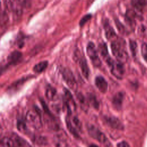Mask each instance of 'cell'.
Listing matches in <instances>:
<instances>
[{"instance_id":"1","label":"cell","mask_w":147,"mask_h":147,"mask_svg":"<svg viewBox=\"0 0 147 147\" xmlns=\"http://www.w3.org/2000/svg\"><path fill=\"white\" fill-rule=\"evenodd\" d=\"M111 48L112 53L117 61L123 63L127 60L128 55L123 41L119 40L113 41L111 44Z\"/></svg>"},{"instance_id":"2","label":"cell","mask_w":147,"mask_h":147,"mask_svg":"<svg viewBox=\"0 0 147 147\" xmlns=\"http://www.w3.org/2000/svg\"><path fill=\"white\" fill-rule=\"evenodd\" d=\"M26 122L33 128L40 129L42 127L41 116L36 109L29 110L25 117Z\"/></svg>"},{"instance_id":"3","label":"cell","mask_w":147,"mask_h":147,"mask_svg":"<svg viewBox=\"0 0 147 147\" xmlns=\"http://www.w3.org/2000/svg\"><path fill=\"white\" fill-rule=\"evenodd\" d=\"M88 132L89 135L91 137L97 140L99 142L102 143L106 147L110 146V143L107 137H106V136L95 126L93 125L88 126Z\"/></svg>"},{"instance_id":"4","label":"cell","mask_w":147,"mask_h":147,"mask_svg":"<svg viewBox=\"0 0 147 147\" xmlns=\"http://www.w3.org/2000/svg\"><path fill=\"white\" fill-rule=\"evenodd\" d=\"M87 53L94 66L97 67L100 66L101 61L99 59L98 51L93 42H88L87 46Z\"/></svg>"},{"instance_id":"5","label":"cell","mask_w":147,"mask_h":147,"mask_svg":"<svg viewBox=\"0 0 147 147\" xmlns=\"http://www.w3.org/2000/svg\"><path fill=\"white\" fill-rule=\"evenodd\" d=\"M64 95H63V99L64 102L65 107L67 109V112L69 115H71L73 111H74L76 109V104L73 99V96L67 89L65 88L63 90Z\"/></svg>"},{"instance_id":"6","label":"cell","mask_w":147,"mask_h":147,"mask_svg":"<svg viewBox=\"0 0 147 147\" xmlns=\"http://www.w3.org/2000/svg\"><path fill=\"white\" fill-rule=\"evenodd\" d=\"M61 74L64 81L68 87L72 90H76L78 85L75 76L71 71L68 68H64L61 71Z\"/></svg>"},{"instance_id":"7","label":"cell","mask_w":147,"mask_h":147,"mask_svg":"<svg viewBox=\"0 0 147 147\" xmlns=\"http://www.w3.org/2000/svg\"><path fill=\"white\" fill-rule=\"evenodd\" d=\"M111 74L118 79H122L124 73L125 68L123 63L119 61H113V63L109 66Z\"/></svg>"},{"instance_id":"8","label":"cell","mask_w":147,"mask_h":147,"mask_svg":"<svg viewBox=\"0 0 147 147\" xmlns=\"http://www.w3.org/2000/svg\"><path fill=\"white\" fill-rule=\"evenodd\" d=\"M104 120L105 123L113 129L117 130H122L123 129L122 123L118 118L115 117L106 116L104 117Z\"/></svg>"},{"instance_id":"9","label":"cell","mask_w":147,"mask_h":147,"mask_svg":"<svg viewBox=\"0 0 147 147\" xmlns=\"http://www.w3.org/2000/svg\"><path fill=\"white\" fill-rule=\"evenodd\" d=\"M95 83L98 90L102 93H105L107 91L108 84L106 79L102 76H98L95 78Z\"/></svg>"},{"instance_id":"10","label":"cell","mask_w":147,"mask_h":147,"mask_svg":"<svg viewBox=\"0 0 147 147\" xmlns=\"http://www.w3.org/2000/svg\"><path fill=\"white\" fill-rule=\"evenodd\" d=\"M79 64L82 71V74L86 79H88L90 74V69L87 63L86 60L84 57H81L79 59Z\"/></svg>"},{"instance_id":"11","label":"cell","mask_w":147,"mask_h":147,"mask_svg":"<svg viewBox=\"0 0 147 147\" xmlns=\"http://www.w3.org/2000/svg\"><path fill=\"white\" fill-rule=\"evenodd\" d=\"M123 100V93L119 92L117 93L114 97L113 98L112 100V103L114 106V107L116 109H120L121 108L122 102Z\"/></svg>"},{"instance_id":"12","label":"cell","mask_w":147,"mask_h":147,"mask_svg":"<svg viewBox=\"0 0 147 147\" xmlns=\"http://www.w3.org/2000/svg\"><path fill=\"white\" fill-rule=\"evenodd\" d=\"M11 137L14 140L17 147H31L28 142L16 134H13Z\"/></svg>"},{"instance_id":"13","label":"cell","mask_w":147,"mask_h":147,"mask_svg":"<svg viewBox=\"0 0 147 147\" xmlns=\"http://www.w3.org/2000/svg\"><path fill=\"white\" fill-rule=\"evenodd\" d=\"M45 96L49 100H55L57 97L56 89L51 86H48L45 90Z\"/></svg>"},{"instance_id":"14","label":"cell","mask_w":147,"mask_h":147,"mask_svg":"<svg viewBox=\"0 0 147 147\" xmlns=\"http://www.w3.org/2000/svg\"><path fill=\"white\" fill-rule=\"evenodd\" d=\"M22 57V53L18 51H15L11 52L7 57V61L10 64H15L18 62Z\"/></svg>"},{"instance_id":"15","label":"cell","mask_w":147,"mask_h":147,"mask_svg":"<svg viewBox=\"0 0 147 147\" xmlns=\"http://www.w3.org/2000/svg\"><path fill=\"white\" fill-rule=\"evenodd\" d=\"M1 145L3 147H17L11 137H4L1 140Z\"/></svg>"},{"instance_id":"16","label":"cell","mask_w":147,"mask_h":147,"mask_svg":"<svg viewBox=\"0 0 147 147\" xmlns=\"http://www.w3.org/2000/svg\"><path fill=\"white\" fill-rule=\"evenodd\" d=\"M98 51L100 52L102 56L103 57V59L105 60V61L110 57L108 53V50L107 45L105 43L103 42L99 45L98 46Z\"/></svg>"},{"instance_id":"17","label":"cell","mask_w":147,"mask_h":147,"mask_svg":"<svg viewBox=\"0 0 147 147\" xmlns=\"http://www.w3.org/2000/svg\"><path fill=\"white\" fill-rule=\"evenodd\" d=\"M66 125L68 129L69 130V132L75 137H79V131L75 127V126L72 125L71 122L70 118L67 117L66 118Z\"/></svg>"},{"instance_id":"18","label":"cell","mask_w":147,"mask_h":147,"mask_svg":"<svg viewBox=\"0 0 147 147\" xmlns=\"http://www.w3.org/2000/svg\"><path fill=\"white\" fill-rule=\"evenodd\" d=\"M48 63L47 61H41V62L37 63V64H36L34 66L33 69L34 72H35L40 73L46 69V68L48 66Z\"/></svg>"},{"instance_id":"19","label":"cell","mask_w":147,"mask_h":147,"mask_svg":"<svg viewBox=\"0 0 147 147\" xmlns=\"http://www.w3.org/2000/svg\"><path fill=\"white\" fill-rule=\"evenodd\" d=\"M147 0H133L132 5L137 10H142L146 5Z\"/></svg>"},{"instance_id":"20","label":"cell","mask_w":147,"mask_h":147,"mask_svg":"<svg viewBox=\"0 0 147 147\" xmlns=\"http://www.w3.org/2000/svg\"><path fill=\"white\" fill-rule=\"evenodd\" d=\"M105 34L106 37L108 39H110L115 36V33L114 29L112 28V27H111L107 24H105Z\"/></svg>"},{"instance_id":"21","label":"cell","mask_w":147,"mask_h":147,"mask_svg":"<svg viewBox=\"0 0 147 147\" xmlns=\"http://www.w3.org/2000/svg\"><path fill=\"white\" fill-rule=\"evenodd\" d=\"M136 14L135 11L132 10H129L127 11L126 13V19L130 24H132L134 21L136 16Z\"/></svg>"},{"instance_id":"22","label":"cell","mask_w":147,"mask_h":147,"mask_svg":"<svg viewBox=\"0 0 147 147\" xmlns=\"http://www.w3.org/2000/svg\"><path fill=\"white\" fill-rule=\"evenodd\" d=\"M55 145L56 147H69L65 140L59 137L55 139Z\"/></svg>"},{"instance_id":"23","label":"cell","mask_w":147,"mask_h":147,"mask_svg":"<svg viewBox=\"0 0 147 147\" xmlns=\"http://www.w3.org/2000/svg\"><path fill=\"white\" fill-rule=\"evenodd\" d=\"M71 123H72V125L75 126V127L79 131H81V129H82V125H81V122H80V121L79 120L78 118H77L76 117H73L72 119H70Z\"/></svg>"},{"instance_id":"24","label":"cell","mask_w":147,"mask_h":147,"mask_svg":"<svg viewBox=\"0 0 147 147\" xmlns=\"http://www.w3.org/2000/svg\"><path fill=\"white\" fill-rule=\"evenodd\" d=\"M129 45H130V49L133 56H136L137 53V45L136 42L133 40H130Z\"/></svg>"},{"instance_id":"25","label":"cell","mask_w":147,"mask_h":147,"mask_svg":"<svg viewBox=\"0 0 147 147\" xmlns=\"http://www.w3.org/2000/svg\"><path fill=\"white\" fill-rule=\"evenodd\" d=\"M78 99H79V100L80 103V105L83 106V108H86L87 107V102L86 100V98L81 94H79L78 95H76Z\"/></svg>"},{"instance_id":"26","label":"cell","mask_w":147,"mask_h":147,"mask_svg":"<svg viewBox=\"0 0 147 147\" xmlns=\"http://www.w3.org/2000/svg\"><path fill=\"white\" fill-rule=\"evenodd\" d=\"M88 99H89L90 102L92 104V105L93 107H94L95 109L98 108V107H99V103H98V101H97L96 98H95L94 96H93L92 95H90L89 96Z\"/></svg>"},{"instance_id":"27","label":"cell","mask_w":147,"mask_h":147,"mask_svg":"<svg viewBox=\"0 0 147 147\" xmlns=\"http://www.w3.org/2000/svg\"><path fill=\"white\" fill-rule=\"evenodd\" d=\"M141 53L145 60H147V44L146 43L142 44L141 46Z\"/></svg>"},{"instance_id":"28","label":"cell","mask_w":147,"mask_h":147,"mask_svg":"<svg viewBox=\"0 0 147 147\" xmlns=\"http://www.w3.org/2000/svg\"><path fill=\"white\" fill-rule=\"evenodd\" d=\"M17 128L21 132L25 131L26 130V125H25V122L22 121H18Z\"/></svg>"},{"instance_id":"29","label":"cell","mask_w":147,"mask_h":147,"mask_svg":"<svg viewBox=\"0 0 147 147\" xmlns=\"http://www.w3.org/2000/svg\"><path fill=\"white\" fill-rule=\"evenodd\" d=\"M91 14L85 15L83 17H82V18L80 21V26L84 25L91 18Z\"/></svg>"},{"instance_id":"30","label":"cell","mask_w":147,"mask_h":147,"mask_svg":"<svg viewBox=\"0 0 147 147\" xmlns=\"http://www.w3.org/2000/svg\"><path fill=\"white\" fill-rule=\"evenodd\" d=\"M116 25L117 27L118 28V29L119 30V31L121 32V33H124L125 32V27H123V26L121 24L120 22H119L118 21H116Z\"/></svg>"},{"instance_id":"31","label":"cell","mask_w":147,"mask_h":147,"mask_svg":"<svg viewBox=\"0 0 147 147\" xmlns=\"http://www.w3.org/2000/svg\"><path fill=\"white\" fill-rule=\"evenodd\" d=\"M7 21V14L6 13L3 12L2 13V16H1V25H2L3 24H6Z\"/></svg>"},{"instance_id":"32","label":"cell","mask_w":147,"mask_h":147,"mask_svg":"<svg viewBox=\"0 0 147 147\" xmlns=\"http://www.w3.org/2000/svg\"><path fill=\"white\" fill-rule=\"evenodd\" d=\"M117 147H129V144L126 141H122L117 144Z\"/></svg>"},{"instance_id":"33","label":"cell","mask_w":147,"mask_h":147,"mask_svg":"<svg viewBox=\"0 0 147 147\" xmlns=\"http://www.w3.org/2000/svg\"><path fill=\"white\" fill-rule=\"evenodd\" d=\"M89 147H99V146L95 144H91V145L89 146Z\"/></svg>"}]
</instances>
